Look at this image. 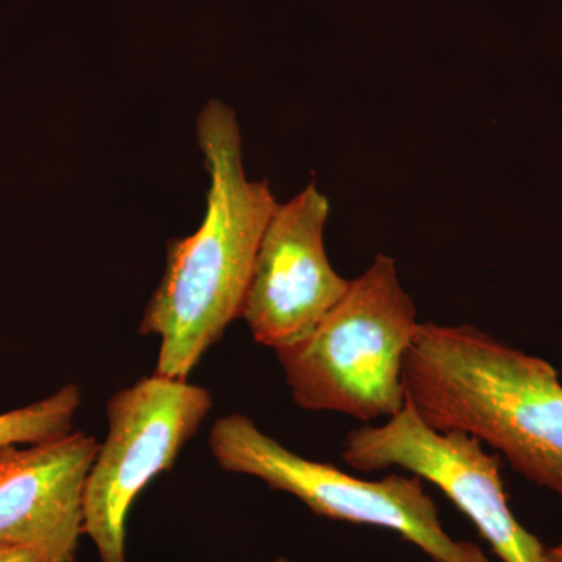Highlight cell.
<instances>
[{"label": "cell", "mask_w": 562, "mask_h": 562, "mask_svg": "<svg viewBox=\"0 0 562 562\" xmlns=\"http://www.w3.org/2000/svg\"><path fill=\"white\" fill-rule=\"evenodd\" d=\"M198 143L210 176L205 216L192 235L169 241L165 273L139 325L140 335L160 341L154 373L169 379L188 380L238 319L262 233L279 205L268 181L247 179L231 106L206 102Z\"/></svg>", "instance_id": "obj_1"}, {"label": "cell", "mask_w": 562, "mask_h": 562, "mask_svg": "<svg viewBox=\"0 0 562 562\" xmlns=\"http://www.w3.org/2000/svg\"><path fill=\"white\" fill-rule=\"evenodd\" d=\"M405 384L431 427L475 436L562 501V379L549 361L473 325L425 322L406 357Z\"/></svg>", "instance_id": "obj_2"}, {"label": "cell", "mask_w": 562, "mask_h": 562, "mask_svg": "<svg viewBox=\"0 0 562 562\" xmlns=\"http://www.w3.org/2000/svg\"><path fill=\"white\" fill-rule=\"evenodd\" d=\"M419 325L395 261L376 255L306 338L276 351L292 401L366 424L390 419L408 402L405 362Z\"/></svg>", "instance_id": "obj_3"}, {"label": "cell", "mask_w": 562, "mask_h": 562, "mask_svg": "<svg viewBox=\"0 0 562 562\" xmlns=\"http://www.w3.org/2000/svg\"><path fill=\"white\" fill-rule=\"evenodd\" d=\"M209 443L225 472L286 492L316 516L397 532L432 562H491L476 543L458 541L446 531L424 480L413 473L392 472L380 480L350 475L292 452L241 413L214 422Z\"/></svg>", "instance_id": "obj_4"}, {"label": "cell", "mask_w": 562, "mask_h": 562, "mask_svg": "<svg viewBox=\"0 0 562 562\" xmlns=\"http://www.w3.org/2000/svg\"><path fill=\"white\" fill-rule=\"evenodd\" d=\"M213 409L199 384L154 373L117 391L106 405L109 430L99 443L83 495V536L101 562H127L133 503L169 471Z\"/></svg>", "instance_id": "obj_5"}, {"label": "cell", "mask_w": 562, "mask_h": 562, "mask_svg": "<svg viewBox=\"0 0 562 562\" xmlns=\"http://www.w3.org/2000/svg\"><path fill=\"white\" fill-rule=\"evenodd\" d=\"M342 460L358 472L401 468L435 484L475 525L502 562H546V549L516 519L502 480V460L475 436L438 430L412 402L382 425H362L347 435Z\"/></svg>", "instance_id": "obj_6"}, {"label": "cell", "mask_w": 562, "mask_h": 562, "mask_svg": "<svg viewBox=\"0 0 562 562\" xmlns=\"http://www.w3.org/2000/svg\"><path fill=\"white\" fill-rule=\"evenodd\" d=\"M328 216L330 202L314 183L273 210L239 313L261 346L279 351L302 341L349 290L325 249Z\"/></svg>", "instance_id": "obj_7"}, {"label": "cell", "mask_w": 562, "mask_h": 562, "mask_svg": "<svg viewBox=\"0 0 562 562\" xmlns=\"http://www.w3.org/2000/svg\"><path fill=\"white\" fill-rule=\"evenodd\" d=\"M99 442L83 431L0 449V543L76 562L83 495Z\"/></svg>", "instance_id": "obj_8"}, {"label": "cell", "mask_w": 562, "mask_h": 562, "mask_svg": "<svg viewBox=\"0 0 562 562\" xmlns=\"http://www.w3.org/2000/svg\"><path fill=\"white\" fill-rule=\"evenodd\" d=\"M80 402V387L66 384L43 401L0 414V449L29 446L68 435L74 431V417L79 412Z\"/></svg>", "instance_id": "obj_9"}, {"label": "cell", "mask_w": 562, "mask_h": 562, "mask_svg": "<svg viewBox=\"0 0 562 562\" xmlns=\"http://www.w3.org/2000/svg\"><path fill=\"white\" fill-rule=\"evenodd\" d=\"M0 562H50L33 550L0 543Z\"/></svg>", "instance_id": "obj_10"}, {"label": "cell", "mask_w": 562, "mask_h": 562, "mask_svg": "<svg viewBox=\"0 0 562 562\" xmlns=\"http://www.w3.org/2000/svg\"><path fill=\"white\" fill-rule=\"evenodd\" d=\"M546 562H562V541L546 549Z\"/></svg>", "instance_id": "obj_11"}, {"label": "cell", "mask_w": 562, "mask_h": 562, "mask_svg": "<svg viewBox=\"0 0 562 562\" xmlns=\"http://www.w3.org/2000/svg\"><path fill=\"white\" fill-rule=\"evenodd\" d=\"M272 562H290V560H288V558H277V560Z\"/></svg>", "instance_id": "obj_12"}, {"label": "cell", "mask_w": 562, "mask_h": 562, "mask_svg": "<svg viewBox=\"0 0 562 562\" xmlns=\"http://www.w3.org/2000/svg\"><path fill=\"white\" fill-rule=\"evenodd\" d=\"M560 375H561V379H562V371H561Z\"/></svg>", "instance_id": "obj_13"}]
</instances>
